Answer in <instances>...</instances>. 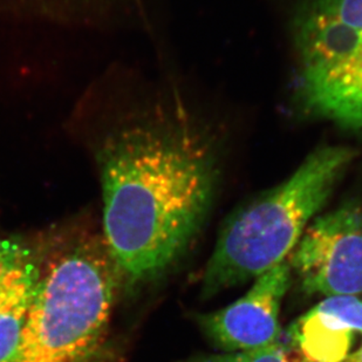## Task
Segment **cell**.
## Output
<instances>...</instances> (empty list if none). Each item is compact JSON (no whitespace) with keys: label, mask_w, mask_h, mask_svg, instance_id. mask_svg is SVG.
Returning a JSON list of instances; mask_svg holds the SVG:
<instances>
[{"label":"cell","mask_w":362,"mask_h":362,"mask_svg":"<svg viewBox=\"0 0 362 362\" xmlns=\"http://www.w3.org/2000/svg\"><path fill=\"white\" fill-rule=\"evenodd\" d=\"M72 130L99 173L107 252L140 281L170 265L199 231L215 173L195 142L132 106L117 71L82 95Z\"/></svg>","instance_id":"1"},{"label":"cell","mask_w":362,"mask_h":362,"mask_svg":"<svg viewBox=\"0 0 362 362\" xmlns=\"http://www.w3.org/2000/svg\"><path fill=\"white\" fill-rule=\"evenodd\" d=\"M352 158L341 146L318 149L284 183L237 210L205 267L204 296L256 279L286 260Z\"/></svg>","instance_id":"2"},{"label":"cell","mask_w":362,"mask_h":362,"mask_svg":"<svg viewBox=\"0 0 362 362\" xmlns=\"http://www.w3.org/2000/svg\"><path fill=\"white\" fill-rule=\"evenodd\" d=\"M113 262L80 246L41 277L13 352L4 362H85L110 320Z\"/></svg>","instance_id":"3"},{"label":"cell","mask_w":362,"mask_h":362,"mask_svg":"<svg viewBox=\"0 0 362 362\" xmlns=\"http://www.w3.org/2000/svg\"><path fill=\"white\" fill-rule=\"evenodd\" d=\"M296 31L305 106L362 132V0H308Z\"/></svg>","instance_id":"4"},{"label":"cell","mask_w":362,"mask_h":362,"mask_svg":"<svg viewBox=\"0 0 362 362\" xmlns=\"http://www.w3.org/2000/svg\"><path fill=\"white\" fill-rule=\"evenodd\" d=\"M308 294H362V208L346 203L305 230L288 262Z\"/></svg>","instance_id":"5"},{"label":"cell","mask_w":362,"mask_h":362,"mask_svg":"<svg viewBox=\"0 0 362 362\" xmlns=\"http://www.w3.org/2000/svg\"><path fill=\"white\" fill-rule=\"evenodd\" d=\"M288 260L256 278L242 298L219 311L201 315L202 331L226 353L279 344L281 301L291 283Z\"/></svg>","instance_id":"6"},{"label":"cell","mask_w":362,"mask_h":362,"mask_svg":"<svg viewBox=\"0 0 362 362\" xmlns=\"http://www.w3.org/2000/svg\"><path fill=\"white\" fill-rule=\"evenodd\" d=\"M358 335H362L359 296L326 298L288 329L292 345L308 362L344 361Z\"/></svg>","instance_id":"7"},{"label":"cell","mask_w":362,"mask_h":362,"mask_svg":"<svg viewBox=\"0 0 362 362\" xmlns=\"http://www.w3.org/2000/svg\"><path fill=\"white\" fill-rule=\"evenodd\" d=\"M40 281L31 250L17 240H0V362L17 346Z\"/></svg>","instance_id":"8"},{"label":"cell","mask_w":362,"mask_h":362,"mask_svg":"<svg viewBox=\"0 0 362 362\" xmlns=\"http://www.w3.org/2000/svg\"><path fill=\"white\" fill-rule=\"evenodd\" d=\"M136 0H0V21L69 28H120Z\"/></svg>","instance_id":"9"},{"label":"cell","mask_w":362,"mask_h":362,"mask_svg":"<svg viewBox=\"0 0 362 362\" xmlns=\"http://www.w3.org/2000/svg\"><path fill=\"white\" fill-rule=\"evenodd\" d=\"M188 362H308L304 359H293L287 354L279 344L244 351V352L209 354L192 358Z\"/></svg>","instance_id":"10"},{"label":"cell","mask_w":362,"mask_h":362,"mask_svg":"<svg viewBox=\"0 0 362 362\" xmlns=\"http://www.w3.org/2000/svg\"><path fill=\"white\" fill-rule=\"evenodd\" d=\"M342 362H362V345L356 352L351 353Z\"/></svg>","instance_id":"11"},{"label":"cell","mask_w":362,"mask_h":362,"mask_svg":"<svg viewBox=\"0 0 362 362\" xmlns=\"http://www.w3.org/2000/svg\"><path fill=\"white\" fill-rule=\"evenodd\" d=\"M86 362V361H85Z\"/></svg>","instance_id":"12"}]
</instances>
